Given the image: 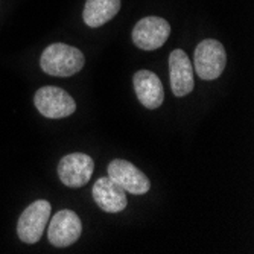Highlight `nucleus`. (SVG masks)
<instances>
[{"label":"nucleus","mask_w":254,"mask_h":254,"mask_svg":"<svg viewBox=\"0 0 254 254\" xmlns=\"http://www.w3.org/2000/svg\"><path fill=\"white\" fill-rule=\"evenodd\" d=\"M84 54L73 46L54 43L48 46L40 58V65L44 73L51 76H72L84 67Z\"/></svg>","instance_id":"f257e3e1"},{"label":"nucleus","mask_w":254,"mask_h":254,"mask_svg":"<svg viewBox=\"0 0 254 254\" xmlns=\"http://www.w3.org/2000/svg\"><path fill=\"white\" fill-rule=\"evenodd\" d=\"M193 64L196 75L204 81H213L221 76L227 64L224 46L213 38L202 40L195 49Z\"/></svg>","instance_id":"f03ea898"},{"label":"nucleus","mask_w":254,"mask_h":254,"mask_svg":"<svg viewBox=\"0 0 254 254\" xmlns=\"http://www.w3.org/2000/svg\"><path fill=\"white\" fill-rule=\"evenodd\" d=\"M52 205L46 199H38L26 207L17 222V235L21 242L35 244L44 233L51 219Z\"/></svg>","instance_id":"7ed1b4c3"},{"label":"nucleus","mask_w":254,"mask_h":254,"mask_svg":"<svg viewBox=\"0 0 254 254\" xmlns=\"http://www.w3.org/2000/svg\"><path fill=\"white\" fill-rule=\"evenodd\" d=\"M35 108L48 119H63L75 113L76 104L65 90L46 85L41 87L34 96Z\"/></svg>","instance_id":"20e7f679"},{"label":"nucleus","mask_w":254,"mask_h":254,"mask_svg":"<svg viewBox=\"0 0 254 254\" xmlns=\"http://www.w3.org/2000/svg\"><path fill=\"white\" fill-rule=\"evenodd\" d=\"M95 171V161L90 155L73 152L63 157L58 163V177L67 188H82Z\"/></svg>","instance_id":"39448f33"},{"label":"nucleus","mask_w":254,"mask_h":254,"mask_svg":"<svg viewBox=\"0 0 254 254\" xmlns=\"http://www.w3.org/2000/svg\"><path fill=\"white\" fill-rule=\"evenodd\" d=\"M171 35L169 23L161 17H145L132 29V41L138 49L155 51L161 48Z\"/></svg>","instance_id":"423d86ee"},{"label":"nucleus","mask_w":254,"mask_h":254,"mask_svg":"<svg viewBox=\"0 0 254 254\" xmlns=\"http://www.w3.org/2000/svg\"><path fill=\"white\" fill-rule=\"evenodd\" d=\"M108 177L116 181L125 192L132 195H145L151 188L148 177L132 163L122 158L113 160L108 165Z\"/></svg>","instance_id":"0eeeda50"},{"label":"nucleus","mask_w":254,"mask_h":254,"mask_svg":"<svg viewBox=\"0 0 254 254\" xmlns=\"http://www.w3.org/2000/svg\"><path fill=\"white\" fill-rule=\"evenodd\" d=\"M82 232V224L79 216L72 210H61L51 219L48 227L49 242L55 247H68L75 244Z\"/></svg>","instance_id":"6e6552de"},{"label":"nucleus","mask_w":254,"mask_h":254,"mask_svg":"<svg viewBox=\"0 0 254 254\" xmlns=\"http://www.w3.org/2000/svg\"><path fill=\"white\" fill-rule=\"evenodd\" d=\"M169 78L172 93L177 98L188 96L193 90V65L188 54L181 49H175L169 55Z\"/></svg>","instance_id":"1a4fd4ad"},{"label":"nucleus","mask_w":254,"mask_h":254,"mask_svg":"<svg viewBox=\"0 0 254 254\" xmlns=\"http://www.w3.org/2000/svg\"><path fill=\"white\" fill-rule=\"evenodd\" d=\"M91 193L99 209L107 213H119L128 204L127 192L110 177L99 178L95 183Z\"/></svg>","instance_id":"9d476101"},{"label":"nucleus","mask_w":254,"mask_h":254,"mask_svg":"<svg viewBox=\"0 0 254 254\" xmlns=\"http://www.w3.org/2000/svg\"><path fill=\"white\" fill-rule=\"evenodd\" d=\"M134 90L137 99L148 110H155L165 99V90L160 78L151 70H138L134 75Z\"/></svg>","instance_id":"9b49d317"},{"label":"nucleus","mask_w":254,"mask_h":254,"mask_svg":"<svg viewBox=\"0 0 254 254\" xmlns=\"http://www.w3.org/2000/svg\"><path fill=\"white\" fill-rule=\"evenodd\" d=\"M121 9V0H87L84 6V21L90 28H99L110 21Z\"/></svg>","instance_id":"f8f14e48"}]
</instances>
